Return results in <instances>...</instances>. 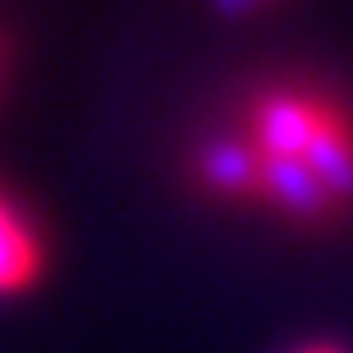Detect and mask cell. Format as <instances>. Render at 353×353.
Instances as JSON below:
<instances>
[{"label": "cell", "instance_id": "277c9868", "mask_svg": "<svg viewBox=\"0 0 353 353\" xmlns=\"http://www.w3.org/2000/svg\"><path fill=\"white\" fill-rule=\"evenodd\" d=\"M5 79H10V46L0 37V92H5Z\"/></svg>", "mask_w": 353, "mask_h": 353}, {"label": "cell", "instance_id": "6da1fadb", "mask_svg": "<svg viewBox=\"0 0 353 353\" xmlns=\"http://www.w3.org/2000/svg\"><path fill=\"white\" fill-rule=\"evenodd\" d=\"M193 188L257 221H353V92L321 74H262L230 92L188 147Z\"/></svg>", "mask_w": 353, "mask_h": 353}, {"label": "cell", "instance_id": "7a4b0ae2", "mask_svg": "<svg viewBox=\"0 0 353 353\" xmlns=\"http://www.w3.org/2000/svg\"><path fill=\"white\" fill-rule=\"evenodd\" d=\"M46 262H51V243L41 221L14 188L0 183V299H19L37 289Z\"/></svg>", "mask_w": 353, "mask_h": 353}, {"label": "cell", "instance_id": "3957f363", "mask_svg": "<svg viewBox=\"0 0 353 353\" xmlns=\"http://www.w3.org/2000/svg\"><path fill=\"white\" fill-rule=\"evenodd\" d=\"M294 353H344L340 344H326V340H316V344H299Z\"/></svg>", "mask_w": 353, "mask_h": 353}]
</instances>
